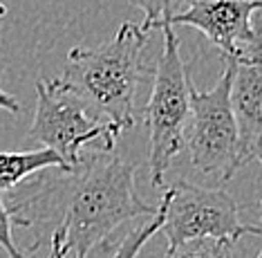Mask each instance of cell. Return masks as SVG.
I'll return each instance as SVG.
<instances>
[{
    "label": "cell",
    "instance_id": "obj_12",
    "mask_svg": "<svg viewBox=\"0 0 262 258\" xmlns=\"http://www.w3.org/2000/svg\"><path fill=\"white\" fill-rule=\"evenodd\" d=\"M162 223H164V211H162V207H157L155 215H150V223H146V225L130 231L128 236L119 243V247L115 249V254L110 258H137L141 247L148 243V238L155 236V233L162 229Z\"/></svg>",
    "mask_w": 262,
    "mask_h": 258
},
{
    "label": "cell",
    "instance_id": "obj_7",
    "mask_svg": "<svg viewBox=\"0 0 262 258\" xmlns=\"http://www.w3.org/2000/svg\"><path fill=\"white\" fill-rule=\"evenodd\" d=\"M262 9L260 0H193L184 11L170 16L168 25H188L200 29L222 58L253 63L262 54Z\"/></svg>",
    "mask_w": 262,
    "mask_h": 258
},
{
    "label": "cell",
    "instance_id": "obj_3",
    "mask_svg": "<svg viewBox=\"0 0 262 258\" xmlns=\"http://www.w3.org/2000/svg\"><path fill=\"white\" fill-rule=\"evenodd\" d=\"M164 32L162 54L152 70V92L144 117L150 135L148 164L155 187H162L172 157L184 148V130L190 117V79L180 56V41L172 25L159 27Z\"/></svg>",
    "mask_w": 262,
    "mask_h": 258
},
{
    "label": "cell",
    "instance_id": "obj_11",
    "mask_svg": "<svg viewBox=\"0 0 262 258\" xmlns=\"http://www.w3.org/2000/svg\"><path fill=\"white\" fill-rule=\"evenodd\" d=\"M193 0H130V5H135L137 9L144 11V23L141 27L146 32H152L155 27L168 25L170 16L180 14L188 7Z\"/></svg>",
    "mask_w": 262,
    "mask_h": 258
},
{
    "label": "cell",
    "instance_id": "obj_8",
    "mask_svg": "<svg viewBox=\"0 0 262 258\" xmlns=\"http://www.w3.org/2000/svg\"><path fill=\"white\" fill-rule=\"evenodd\" d=\"M231 108H233L240 151L244 164L255 160L262 142V61L235 63L231 79Z\"/></svg>",
    "mask_w": 262,
    "mask_h": 258
},
{
    "label": "cell",
    "instance_id": "obj_6",
    "mask_svg": "<svg viewBox=\"0 0 262 258\" xmlns=\"http://www.w3.org/2000/svg\"><path fill=\"white\" fill-rule=\"evenodd\" d=\"M164 211L162 229L168 245L188 238H226L240 241L242 236H262V227L244 225L240 220V205L229 191L204 189L193 182H175L159 202Z\"/></svg>",
    "mask_w": 262,
    "mask_h": 258
},
{
    "label": "cell",
    "instance_id": "obj_1",
    "mask_svg": "<svg viewBox=\"0 0 262 258\" xmlns=\"http://www.w3.org/2000/svg\"><path fill=\"white\" fill-rule=\"evenodd\" d=\"M61 187V227L65 251L88 258L119 225L139 215H155L135 187V166L110 151L81 153L79 164L68 171Z\"/></svg>",
    "mask_w": 262,
    "mask_h": 258
},
{
    "label": "cell",
    "instance_id": "obj_2",
    "mask_svg": "<svg viewBox=\"0 0 262 258\" xmlns=\"http://www.w3.org/2000/svg\"><path fill=\"white\" fill-rule=\"evenodd\" d=\"M148 34L137 23H123L110 41L97 47H72L61 81L94 117L119 130L133 128L135 97L152 74L144 61Z\"/></svg>",
    "mask_w": 262,
    "mask_h": 258
},
{
    "label": "cell",
    "instance_id": "obj_10",
    "mask_svg": "<svg viewBox=\"0 0 262 258\" xmlns=\"http://www.w3.org/2000/svg\"><path fill=\"white\" fill-rule=\"evenodd\" d=\"M233 241L226 238H188L177 245H168L164 258H233Z\"/></svg>",
    "mask_w": 262,
    "mask_h": 258
},
{
    "label": "cell",
    "instance_id": "obj_14",
    "mask_svg": "<svg viewBox=\"0 0 262 258\" xmlns=\"http://www.w3.org/2000/svg\"><path fill=\"white\" fill-rule=\"evenodd\" d=\"M65 256H68V251L63 247V231L56 227V229L52 231V251L47 258H65Z\"/></svg>",
    "mask_w": 262,
    "mask_h": 258
},
{
    "label": "cell",
    "instance_id": "obj_15",
    "mask_svg": "<svg viewBox=\"0 0 262 258\" xmlns=\"http://www.w3.org/2000/svg\"><path fill=\"white\" fill-rule=\"evenodd\" d=\"M0 110H7V112H20V104L16 97H11V94H7L3 88H0Z\"/></svg>",
    "mask_w": 262,
    "mask_h": 258
},
{
    "label": "cell",
    "instance_id": "obj_18",
    "mask_svg": "<svg viewBox=\"0 0 262 258\" xmlns=\"http://www.w3.org/2000/svg\"><path fill=\"white\" fill-rule=\"evenodd\" d=\"M260 61H262V54H260V56H258V58H255V61H253V63H260Z\"/></svg>",
    "mask_w": 262,
    "mask_h": 258
},
{
    "label": "cell",
    "instance_id": "obj_4",
    "mask_svg": "<svg viewBox=\"0 0 262 258\" xmlns=\"http://www.w3.org/2000/svg\"><path fill=\"white\" fill-rule=\"evenodd\" d=\"M123 130L94 117L61 79L36 83V112L29 140L52 148L72 171L85 146L112 151Z\"/></svg>",
    "mask_w": 262,
    "mask_h": 258
},
{
    "label": "cell",
    "instance_id": "obj_19",
    "mask_svg": "<svg viewBox=\"0 0 262 258\" xmlns=\"http://www.w3.org/2000/svg\"><path fill=\"white\" fill-rule=\"evenodd\" d=\"M258 258H262V249H260V254H258Z\"/></svg>",
    "mask_w": 262,
    "mask_h": 258
},
{
    "label": "cell",
    "instance_id": "obj_5",
    "mask_svg": "<svg viewBox=\"0 0 262 258\" xmlns=\"http://www.w3.org/2000/svg\"><path fill=\"white\" fill-rule=\"evenodd\" d=\"M233 58H224V72L208 92L190 90V117L184 130V146L190 164L206 175L231 180L244 166L240 135L231 108V79L235 70Z\"/></svg>",
    "mask_w": 262,
    "mask_h": 258
},
{
    "label": "cell",
    "instance_id": "obj_16",
    "mask_svg": "<svg viewBox=\"0 0 262 258\" xmlns=\"http://www.w3.org/2000/svg\"><path fill=\"white\" fill-rule=\"evenodd\" d=\"M255 160L262 162V142H260V146H258V153H255ZM260 207H262V202H260Z\"/></svg>",
    "mask_w": 262,
    "mask_h": 258
},
{
    "label": "cell",
    "instance_id": "obj_9",
    "mask_svg": "<svg viewBox=\"0 0 262 258\" xmlns=\"http://www.w3.org/2000/svg\"><path fill=\"white\" fill-rule=\"evenodd\" d=\"M43 169H58L63 173L70 171L61 155L45 146L36 148V151L0 153V193L16 189L20 182H25L27 177Z\"/></svg>",
    "mask_w": 262,
    "mask_h": 258
},
{
    "label": "cell",
    "instance_id": "obj_17",
    "mask_svg": "<svg viewBox=\"0 0 262 258\" xmlns=\"http://www.w3.org/2000/svg\"><path fill=\"white\" fill-rule=\"evenodd\" d=\"M5 16H7V7H5V5L3 3H0V21H3V18Z\"/></svg>",
    "mask_w": 262,
    "mask_h": 258
},
{
    "label": "cell",
    "instance_id": "obj_13",
    "mask_svg": "<svg viewBox=\"0 0 262 258\" xmlns=\"http://www.w3.org/2000/svg\"><path fill=\"white\" fill-rule=\"evenodd\" d=\"M14 225L29 227V223L20 215H16L11 211V207L5 205V197L0 193V247H3L11 258H27V254L23 251L18 245L14 243Z\"/></svg>",
    "mask_w": 262,
    "mask_h": 258
},
{
    "label": "cell",
    "instance_id": "obj_20",
    "mask_svg": "<svg viewBox=\"0 0 262 258\" xmlns=\"http://www.w3.org/2000/svg\"><path fill=\"white\" fill-rule=\"evenodd\" d=\"M260 3H262V0H260Z\"/></svg>",
    "mask_w": 262,
    "mask_h": 258
}]
</instances>
